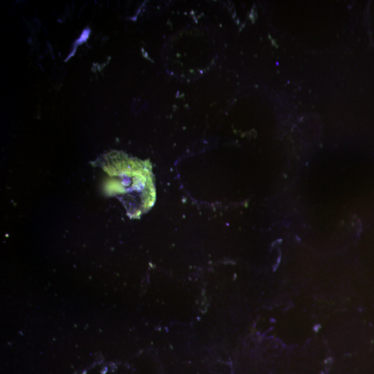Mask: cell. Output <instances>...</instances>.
<instances>
[{"instance_id": "1", "label": "cell", "mask_w": 374, "mask_h": 374, "mask_svg": "<svg viewBox=\"0 0 374 374\" xmlns=\"http://www.w3.org/2000/svg\"><path fill=\"white\" fill-rule=\"evenodd\" d=\"M103 164L108 193L121 200L130 217H140L153 206L155 188L148 161L114 152L105 156Z\"/></svg>"}]
</instances>
